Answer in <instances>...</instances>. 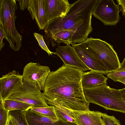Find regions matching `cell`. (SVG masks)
I'll use <instances>...</instances> for the list:
<instances>
[{"label": "cell", "mask_w": 125, "mask_h": 125, "mask_svg": "<svg viewBox=\"0 0 125 125\" xmlns=\"http://www.w3.org/2000/svg\"><path fill=\"white\" fill-rule=\"evenodd\" d=\"M83 73L64 64L56 71L51 72L42 93L46 103L71 110H90L89 103L85 97L82 85Z\"/></svg>", "instance_id": "1"}, {"label": "cell", "mask_w": 125, "mask_h": 125, "mask_svg": "<svg viewBox=\"0 0 125 125\" xmlns=\"http://www.w3.org/2000/svg\"><path fill=\"white\" fill-rule=\"evenodd\" d=\"M98 1L78 0L72 4L64 16L50 21L44 29L43 36L48 46L53 35L64 30L73 32L72 44H79L85 41L93 30L91 18Z\"/></svg>", "instance_id": "2"}, {"label": "cell", "mask_w": 125, "mask_h": 125, "mask_svg": "<svg viewBox=\"0 0 125 125\" xmlns=\"http://www.w3.org/2000/svg\"><path fill=\"white\" fill-rule=\"evenodd\" d=\"M83 89L85 97L89 103L98 105L107 110L125 114V101L119 90L111 88L106 83Z\"/></svg>", "instance_id": "3"}, {"label": "cell", "mask_w": 125, "mask_h": 125, "mask_svg": "<svg viewBox=\"0 0 125 125\" xmlns=\"http://www.w3.org/2000/svg\"><path fill=\"white\" fill-rule=\"evenodd\" d=\"M15 0H0V25L11 48L18 51L22 45V36L16 30L15 21L17 8Z\"/></svg>", "instance_id": "4"}, {"label": "cell", "mask_w": 125, "mask_h": 125, "mask_svg": "<svg viewBox=\"0 0 125 125\" xmlns=\"http://www.w3.org/2000/svg\"><path fill=\"white\" fill-rule=\"evenodd\" d=\"M79 44L97 56L109 72L120 68L116 52L113 46L105 41L90 37Z\"/></svg>", "instance_id": "5"}, {"label": "cell", "mask_w": 125, "mask_h": 125, "mask_svg": "<svg viewBox=\"0 0 125 125\" xmlns=\"http://www.w3.org/2000/svg\"><path fill=\"white\" fill-rule=\"evenodd\" d=\"M23 82L22 87L8 98L24 102L32 107L49 106L45 101L43 93L36 83L23 80Z\"/></svg>", "instance_id": "6"}, {"label": "cell", "mask_w": 125, "mask_h": 125, "mask_svg": "<svg viewBox=\"0 0 125 125\" xmlns=\"http://www.w3.org/2000/svg\"><path fill=\"white\" fill-rule=\"evenodd\" d=\"M118 4L112 0H98L92 15L105 25L115 26L119 21Z\"/></svg>", "instance_id": "7"}, {"label": "cell", "mask_w": 125, "mask_h": 125, "mask_svg": "<svg viewBox=\"0 0 125 125\" xmlns=\"http://www.w3.org/2000/svg\"><path fill=\"white\" fill-rule=\"evenodd\" d=\"M49 67L42 65L37 63L30 62L23 68V80L36 83L41 91H43L47 78L51 72Z\"/></svg>", "instance_id": "8"}, {"label": "cell", "mask_w": 125, "mask_h": 125, "mask_svg": "<svg viewBox=\"0 0 125 125\" xmlns=\"http://www.w3.org/2000/svg\"><path fill=\"white\" fill-rule=\"evenodd\" d=\"M22 75L13 70L0 78V97L7 99L23 86Z\"/></svg>", "instance_id": "9"}, {"label": "cell", "mask_w": 125, "mask_h": 125, "mask_svg": "<svg viewBox=\"0 0 125 125\" xmlns=\"http://www.w3.org/2000/svg\"><path fill=\"white\" fill-rule=\"evenodd\" d=\"M71 45L79 58L90 70L104 74L109 72L102 61L94 54L80 44Z\"/></svg>", "instance_id": "10"}, {"label": "cell", "mask_w": 125, "mask_h": 125, "mask_svg": "<svg viewBox=\"0 0 125 125\" xmlns=\"http://www.w3.org/2000/svg\"><path fill=\"white\" fill-rule=\"evenodd\" d=\"M54 54L59 56L65 65L74 67L83 72L90 70L81 61L70 44L58 46Z\"/></svg>", "instance_id": "11"}, {"label": "cell", "mask_w": 125, "mask_h": 125, "mask_svg": "<svg viewBox=\"0 0 125 125\" xmlns=\"http://www.w3.org/2000/svg\"><path fill=\"white\" fill-rule=\"evenodd\" d=\"M33 20L35 19L39 30L44 29L49 21L44 0H29L27 8Z\"/></svg>", "instance_id": "12"}, {"label": "cell", "mask_w": 125, "mask_h": 125, "mask_svg": "<svg viewBox=\"0 0 125 125\" xmlns=\"http://www.w3.org/2000/svg\"><path fill=\"white\" fill-rule=\"evenodd\" d=\"M76 125H105L103 113L98 111L71 110Z\"/></svg>", "instance_id": "13"}, {"label": "cell", "mask_w": 125, "mask_h": 125, "mask_svg": "<svg viewBox=\"0 0 125 125\" xmlns=\"http://www.w3.org/2000/svg\"><path fill=\"white\" fill-rule=\"evenodd\" d=\"M45 8L49 21L64 16L72 4L68 0H44Z\"/></svg>", "instance_id": "14"}, {"label": "cell", "mask_w": 125, "mask_h": 125, "mask_svg": "<svg viewBox=\"0 0 125 125\" xmlns=\"http://www.w3.org/2000/svg\"><path fill=\"white\" fill-rule=\"evenodd\" d=\"M25 115L29 125H76L74 123L65 122L60 120H53L31 109L26 111Z\"/></svg>", "instance_id": "15"}, {"label": "cell", "mask_w": 125, "mask_h": 125, "mask_svg": "<svg viewBox=\"0 0 125 125\" xmlns=\"http://www.w3.org/2000/svg\"><path fill=\"white\" fill-rule=\"evenodd\" d=\"M103 74L92 70L83 72L81 79L83 89L93 87L106 83L108 78Z\"/></svg>", "instance_id": "16"}, {"label": "cell", "mask_w": 125, "mask_h": 125, "mask_svg": "<svg viewBox=\"0 0 125 125\" xmlns=\"http://www.w3.org/2000/svg\"><path fill=\"white\" fill-rule=\"evenodd\" d=\"M73 35V32L69 30L60 31L52 37L50 43L53 47L56 45L53 41L58 45L61 43H63L66 45L72 44Z\"/></svg>", "instance_id": "17"}, {"label": "cell", "mask_w": 125, "mask_h": 125, "mask_svg": "<svg viewBox=\"0 0 125 125\" xmlns=\"http://www.w3.org/2000/svg\"><path fill=\"white\" fill-rule=\"evenodd\" d=\"M3 101L5 108L9 112L16 110L26 111L32 107L25 103L13 99L8 98Z\"/></svg>", "instance_id": "18"}, {"label": "cell", "mask_w": 125, "mask_h": 125, "mask_svg": "<svg viewBox=\"0 0 125 125\" xmlns=\"http://www.w3.org/2000/svg\"><path fill=\"white\" fill-rule=\"evenodd\" d=\"M30 109L35 112L53 120L57 121L59 120L56 114L55 106L32 107Z\"/></svg>", "instance_id": "19"}, {"label": "cell", "mask_w": 125, "mask_h": 125, "mask_svg": "<svg viewBox=\"0 0 125 125\" xmlns=\"http://www.w3.org/2000/svg\"><path fill=\"white\" fill-rule=\"evenodd\" d=\"M56 115L59 120L66 122L75 124L73 114L70 110L59 107L55 106Z\"/></svg>", "instance_id": "20"}, {"label": "cell", "mask_w": 125, "mask_h": 125, "mask_svg": "<svg viewBox=\"0 0 125 125\" xmlns=\"http://www.w3.org/2000/svg\"><path fill=\"white\" fill-rule=\"evenodd\" d=\"M26 111L18 110H11L9 112V114L16 125H29L26 118Z\"/></svg>", "instance_id": "21"}, {"label": "cell", "mask_w": 125, "mask_h": 125, "mask_svg": "<svg viewBox=\"0 0 125 125\" xmlns=\"http://www.w3.org/2000/svg\"><path fill=\"white\" fill-rule=\"evenodd\" d=\"M9 111L4 108L3 101L0 97V125H7L9 116Z\"/></svg>", "instance_id": "22"}, {"label": "cell", "mask_w": 125, "mask_h": 125, "mask_svg": "<svg viewBox=\"0 0 125 125\" xmlns=\"http://www.w3.org/2000/svg\"><path fill=\"white\" fill-rule=\"evenodd\" d=\"M107 75L114 82H117L119 78L125 77V68L120 67L117 70L109 72Z\"/></svg>", "instance_id": "23"}, {"label": "cell", "mask_w": 125, "mask_h": 125, "mask_svg": "<svg viewBox=\"0 0 125 125\" xmlns=\"http://www.w3.org/2000/svg\"><path fill=\"white\" fill-rule=\"evenodd\" d=\"M33 34L38 41L39 46L43 50L46 51L49 56L54 53V52L50 51L48 48L44 41L43 35L35 32Z\"/></svg>", "instance_id": "24"}, {"label": "cell", "mask_w": 125, "mask_h": 125, "mask_svg": "<svg viewBox=\"0 0 125 125\" xmlns=\"http://www.w3.org/2000/svg\"><path fill=\"white\" fill-rule=\"evenodd\" d=\"M102 117L105 125H121L119 121L113 115L103 113Z\"/></svg>", "instance_id": "25"}, {"label": "cell", "mask_w": 125, "mask_h": 125, "mask_svg": "<svg viewBox=\"0 0 125 125\" xmlns=\"http://www.w3.org/2000/svg\"><path fill=\"white\" fill-rule=\"evenodd\" d=\"M0 51H1L5 44L3 42V40L4 38L6 39L4 32L1 25H0Z\"/></svg>", "instance_id": "26"}, {"label": "cell", "mask_w": 125, "mask_h": 125, "mask_svg": "<svg viewBox=\"0 0 125 125\" xmlns=\"http://www.w3.org/2000/svg\"><path fill=\"white\" fill-rule=\"evenodd\" d=\"M29 0H19L18 1L19 3L21 10H23L27 8L29 5Z\"/></svg>", "instance_id": "27"}, {"label": "cell", "mask_w": 125, "mask_h": 125, "mask_svg": "<svg viewBox=\"0 0 125 125\" xmlns=\"http://www.w3.org/2000/svg\"><path fill=\"white\" fill-rule=\"evenodd\" d=\"M116 1L119 5L121 6L120 11L125 10V0H117Z\"/></svg>", "instance_id": "28"}, {"label": "cell", "mask_w": 125, "mask_h": 125, "mask_svg": "<svg viewBox=\"0 0 125 125\" xmlns=\"http://www.w3.org/2000/svg\"><path fill=\"white\" fill-rule=\"evenodd\" d=\"M7 125H16L13 119L9 115Z\"/></svg>", "instance_id": "29"}, {"label": "cell", "mask_w": 125, "mask_h": 125, "mask_svg": "<svg viewBox=\"0 0 125 125\" xmlns=\"http://www.w3.org/2000/svg\"><path fill=\"white\" fill-rule=\"evenodd\" d=\"M119 90L122 97L123 99L125 101V88Z\"/></svg>", "instance_id": "30"}, {"label": "cell", "mask_w": 125, "mask_h": 125, "mask_svg": "<svg viewBox=\"0 0 125 125\" xmlns=\"http://www.w3.org/2000/svg\"><path fill=\"white\" fill-rule=\"evenodd\" d=\"M117 82H120L125 85V77L119 78L117 80Z\"/></svg>", "instance_id": "31"}, {"label": "cell", "mask_w": 125, "mask_h": 125, "mask_svg": "<svg viewBox=\"0 0 125 125\" xmlns=\"http://www.w3.org/2000/svg\"><path fill=\"white\" fill-rule=\"evenodd\" d=\"M121 68H125V57L122 62L121 63Z\"/></svg>", "instance_id": "32"}, {"label": "cell", "mask_w": 125, "mask_h": 125, "mask_svg": "<svg viewBox=\"0 0 125 125\" xmlns=\"http://www.w3.org/2000/svg\"><path fill=\"white\" fill-rule=\"evenodd\" d=\"M122 15L125 17V10L122 11Z\"/></svg>", "instance_id": "33"}, {"label": "cell", "mask_w": 125, "mask_h": 125, "mask_svg": "<svg viewBox=\"0 0 125 125\" xmlns=\"http://www.w3.org/2000/svg\"></svg>", "instance_id": "34"}]
</instances>
